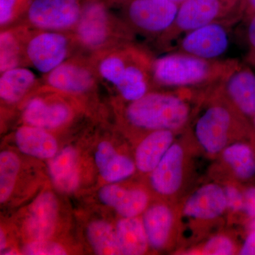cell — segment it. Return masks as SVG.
<instances>
[{
    "mask_svg": "<svg viewBox=\"0 0 255 255\" xmlns=\"http://www.w3.org/2000/svg\"><path fill=\"white\" fill-rule=\"evenodd\" d=\"M20 169V161L16 155L9 151L0 154V201L6 202L14 190Z\"/></svg>",
    "mask_w": 255,
    "mask_h": 255,
    "instance_id": "obj_26",
    "label": "cell"
},
{
    "mask_svg": "<svg viewBox=\"0 0 255 255\" xmlns=\"http://www.w3.org/2000/svg\"><path fill=\"white\" fill-rule=\"evenodd\" d=\"M179 6L169 0H132L126 11L127 24L157 40L172 26Z\"/></svg>",
    "mask_w": 255,
    "mask_h": 255,
    "instance_id": "obj_5",
    "label": "cell"
},
{
    "mask_svg": "<svg viewBox=\"0 0 255 255\" xmlns=\"http://www.w3.org/2000/svg\"><path fill=\"white\" fill-rule=\"evenodd\" d=\"M83 8L80 0H33L26 19L37 29L64 31L75 28Z\"/></svg>",
    "mask_w": 255,
    "mask_h": 255,
    "instance_id": "obj_7",
    "label": "cell"
},
{
    "mask_svg": "<svg viewBox=\"0 0 255 255\" xmlns=\"http://www.w3.org/2000/svg\"><path fill=\"white\" fill-rule=\"evenodd\" d=\"M191 115L187 101L169 92H148L139 100L129 102L126 110L128 122L145 130H179Z\"/></svg>",
    "mask_w": 255,
    "mask_h": 255,
    "instance_id": "obj_2",
    "label": "cell"
},
{
    "mask_svg": "<svg viewBox=\"0 0 255 255\" xmlns=\"http://www.w3.org/2000/svg\"><path fill=\"white\" fill-rule=\"evenodd\" d=\"M87 238L96 254L114 255L121 254L116 231L105 221H94L87 230Z\"/></svg>",
    "mask_w": 255,
    "mask_h": 255,
    "instance_id": "obj_25",
    "label": "cell"
},
{
    "mask_svg": "<svg viewBox=\"0 0 255 255\" xmlns=\"http://www.w3.org/2000/svg\"><path fill=\"white\" fill-rule=\"evenodd\" d=\"M222 157L238 179L249 180L255 175V154L248 144L239 142L226 146Z\"/></svg>",
    "mask_w": 255,
    "mask_h": 255,
    "instance_id": "obj_24",
    "label": "cell"
},
{
    "mask_svg": "<svg viewBox=\"0 0 255 255\" xmlns=\"http://www.w3.org/2000/svg\"><path fill=\"white\" fill-rule=\"evenodd\" d=\"M76 150L66 147L52 157L48 170L56 189L70 193L77 189L80 183Z\"/></svg>",
    "mask_w": 255,
    "mask_h": 255,
    "instance_id": "obj_19",
    "label": "cell"
},
{
    "mask_svg": "<svg viewBox=\"0 0 255 255\" xmlns=\"http://www.w3.org/2000/svg\"><path fill=\"white\" fill-rule=\"evenodd\" d=\"M231 24L229 21H215L188 32L172 50L201 59L221 60L229 48Z\"/></svg>",
    "mask_w": 255,
    "mask_h": 255,
    "instance_id": "obj_6",
    "label": "cell"
},
{
    "mask_svg": "<svg viewBox=\"0 0 255 255\" xmlns=\"http://www.w3.org/2000/svg\"><path fill=\"white\" fill-rule=\"evenodd\" d=\"M227 209L233 212L243 211L244 208V194L237 187L233 185L226 186L224 188Z\"/></svg>",
    "mask_w": 255,
    "mask_h": 255,
    "instance_id": "obj_30",
    "label": "cell"
},
{
    "mask_svg": "<svg viewBox=\"0 0 255 255\" xmlns=\"http://www.w3.org/2000/svg\"><path fill=\"white\" fill-rule=\"evenodd\" d=\"M6 236H5L2 230L1 229V231H0V251H1V253L4 251L5 248H6Z\"/></svg>",
    "mask_w": 255,
    "mask_h": 255,
    "instance_id": "obj_36",
    "label": "cell"
},
{
    "mask_svg": "<svg viewBox=\"0 0 255 255\" xmlns=\"http://www.w3.org/2000/svg\"><path fill=\"white\" fill-rule=\"evenodd\" d=\"M121 254L140 255L147 251L149 244L142 220L137 217L124 218L116 228Z\"/></svg>",
    "mask_w": 255,
    "mask_h": 255,
    "instance_id": "obj_22",
    "label": "cell"
},
{
    "mask_svg": "<svg viewBox=\"0 0 255 255\" xmlns=\"http://www.w3.org/2000/svg\"><path fill=\"white\" fill-rule=\"evenodd\" d=\"M1 255H19V253H18L17 252L14 251H9L3 252L2 253H1Z\"/></svg>",
    "mask_w": 255,
    "mask_h": 255,
    "instance_id": "obj_39",
    "label": "cell"
},
{
    "mask_svg": "<svg viewBox=\"0 0 255 255\" xmlns=\"http://www.w3.org/2000/svg\"><path fill=\"white\" fill-rule=\"evenodd\" d=\"M94 70L77 60H67L46 74L45 82L48 87L70 95H84L95 87Z\"/></svg>",
    "mask_w": 255,
    "mask_h": 255,
    "instance_id": "obj_11",
    "label": "cell"
},
{
    "mask_svg": "<svg viewBox=\"0 0 255 255\" xmlns=\"http://www.w3.org/2000/svg\"><path fill=\"white\" fill-rule=\"evenodd\" d=\"M244 194V208L243 211L249 219L255 218V187H248Z\"/></svg>",
    "mask_w": 255,
    "mask_h": 255,
    "instance_id": "obj_32",
    "label": "cell"
},
{
    "mask_svg": "<svg viewBox=\"0 0 255 255\" xmlns=\"http://www.w3.org/2000/svg\"><path fill=\"white\" fill-rule=\"evenodd\" d=\"M23 253L28 255H64L66 251L59 244L52 242L35 241L23 248Z\"/></svg>",
    "mask_w": 255,
    "mask_h": 255,
    "instance_id": "obj_28",
    "label": "cell"
},
{
    "mask_svg": "<svg viewBox=\"0 0 255 255\" xmlns=\"http://www.w3.org/2000/svg\"><path fill=\"white\" fill-rule=\"evenodd\" d=\"M149 246L162 249L167 244L174 224V214L168 206L156 204L146 210L142 219Z\"/></svg>",
    "mask_w": 255,
    "mask_h": 255,
    "instance_id": "obj_21",
    "label": "cell"
},
{
    "mask_svg": "<svg viewBox=\"0 0 255 255\" xmlns=\"http://www.w3.org/2000/svg\"><path fill=\"white\" fill-rule=\"evenodd\" d=\"M247 27V40L250 47L249 54L255 55V14L248 19Z\"/></svg>",
    "mask_w": 255,
    "mask_h": 255,
    "instance_id": "obj_33",
    "label": "cell"
},
{
    "mask_svg": "<svg viewBox=\"0 0 255 255\" xmlns=\"http://www.w3.org/2000/svg\"><path fill=\"white\" fill-rule=\"evenodd\" d=\"M219 90L238 113L251 119L255 113V73L251 67L238 62Z\"/></svg>",
    "mask_w": 255,
    "mask_h": 255,
    "instance_id": "obj_10",
    "label": "cell"
},
{
    "mask_svg": "<svg viewBox=\"0 0 255 255\" xmlns=\"http://www.w3.org/2000/svg\"><path fill=\"white\" fill-rule=\"evenodd\" d=\"M58 202L50 192L38 196L32 204L26 220V231L34 241H44L54 232L58 216Z\"/></svg>",
    "mask_w": 255,
    "mask_h": 255,
    "instance_id": "obj_14",
    "label": "cell"
},
{
    "mask_svg": "<svg viewBox=\"0 0 255 255\" xmlns=\"http://www.w3.org/2000/svg\"><path fill=\"white\" fill-rule=\"evenodd\" d=\"M202 253L208 255H233L235 253L234 243L226 236H214L206 243Z\"/></svg>",
    "mask_w": 255,
    "mask_h": 255,
    "instance_id": "obj_29",
    "label": "cell"
},
{
    "mask_svg": "<svg viewBox=\"0 0 255 255\" xmlns=\"http://www.w3.org/2000/svg\"><path fill=\"white\" fill-rule=\"evenodd\" d=\"M99 197L103 204L113 208L123 218L137 217L148 204V196L145 191L124 189L115 184L102 188Z\"/></svg>",
    "mask_w": 255,
    "mask_h": 255,
    "instance_id": "obj_16",
    "label": "cell"
},
{
    "mask_svg": "<svg viewBox=\"0 0 255 255\" xmlns=\"http://www.w3.org/2000/svg\"><path fill=\"white\" fill-rule=\"evenodd\" d=\"M248 228H249V231L255 230V219H251V222L249 223Z\"/></svg>",
    "mask_w": 255,
    "mask_h": 255,
    "instance_id": "obj_38",
    "label": "cell"
},
{
    "mask_svg": "<svg viewBox=\"0 0 255 255\" xmlns=\"http://www.w3.org/2000/svg\"><path fill=\"white\" fill-rule=\"evenodd\" d=\"M252 122H253V128H254L255 130V113L254 115L253 116V117L251 118Z\"/></svg>",
    "mask_w": 255,
    "mask_h": 255,
    "instance_id": "obj_41",
    "label": "cell"
},
{
    "mask_svg": "<svg viewBox=\"0 0 255 255\" xmlns=\"http://www.w3.org/2000/svg\"><path fill=\"white\" fill-rule=\"evenodd\" d=\"M243 16L248 19L255 14V0H242Z\"/></svg>",
    "mask_w": 255,
    "mask_h": 255,
    "instance_id": "obj_35",
    "label": "cell"
},
{
    "mask_svg": "<svg viewBox=\"0 0 255 255\" xmlns=\"http://www.w3.org/2000/svg\"><path fill=\"white\" fill-rule=\"evenodd\" d=\"M248 61L255 67V55L248 54Z\"/></svg>",
    "mask_w": 255,
    "mask_h": 255,
    "instance_id": "obj_37",
    "label": "cell"
},
{
    "mask_svg": "<svg viewBox=\"0 0 255 255\" xmlns=\"http://www.w3.org/2000/svg\"><path fill=\"white\" fill-rule=\"evenodd\" d=\"M169 1H172V2L176 3V4L179 5L184 2V1H185L186 0H169Z\"/></svg>",
    "mask_w": 255,
    "mask_h": 255,
    "instance_id": "obj_40",
    "label": "cell"
},
{
    "mask_svg": "<svg viewBox=\"0 0 255 255\" xmlns=\"http://www.w3.org/2000/svg\"><path fill=\"white\" fill-rule=\"evenodd\" d=\"M28 36L21 40L23 56L38 71L46 75L66 61L71 41L65 33L38 30Z\"/></svg>",
    "mask_w": 255,
    "mask_h": 255,
    "instance_id": "obj_4",
    "label": "cell"
},
{
    "mask_svg": "<svg viewBox=\"0 0 255 255\" xmlns=\"http://www.w3.org/2000/svg\"><path fill=\"white\" fill-rule=\"evenodd\" d=\"M37 82L36 75L26 68L16 67L1 73L0 97L3 102H19Z\"/></svg>",
    "mask_w": 255,
    "mask_h": 255,
    "instance_id": "obj_23",
    "label": "cell"
},
{
    "mask_svg": "<svg viewBox=\"0 0 255 255\" xmlns=\"http://www.w3.org/2000/svg\"><path fill=\"white\" fill-rule=\"evenodd\" d=\"M238 63L236 60H208L174 51L152 60L153 85L164 88L192 90L218 86Z\"/></svg>",
    "mask_w": 255,
    "mask_h": 255,
    "instance_id": "obj_1",
    "label": "cell"
},
{
    "mask_svg": "<svg viewBox=\"0 0 255 255\" xmlns=\"http://www.w3.org/2000/svg\"><path fill=\"white\" fill-rule=\"evenodd\" d=\"M19 0H0V23L5 26L14 16L15 10Z\"/></svg>",
    "mask_w": 255,
    "mask_h": 255,
    "instance_id": "obj_31",
    "label": "cell"
},
{
    "mask_svg": "<svg viewBox=\"0 0 255 255\" xmlns=\"http://www.w3.org/2000/svg\"><path fill=\"white\" fill-rule=\"evenodd\" d=\"M239 254L242 255H255V230L249 231Z\"/></svg>",
    "mask_w": 255,
    "mask_h": 255,
    "instance_id": "obj_34",
    "label": "cell"
},
{
    "mask_svg": "<svg viewBox=\"0 0 255 255\" xmlns=\"http://www.w3.org/2000/svg\"><path fill=\"white\" fill-rule=\"evenodd\" d=\"M227 209L224 189L216 184L203 186L186 201L183 214L186 217L212 220L219 217Z\"/></svg>",
    "mask_w": 255,
    "mask_h": 255,
    "instance_id": "obj_13",
    "label": "cell"
},
{
    "mask_svg": "<svg viewBox=\"0 0 255 255\" xmlns=\"http://www.w3.org/2000/svg\"><path fill=\"white\" fill-rule=\"evenodd\" d=\"M243 17L241 6L231 0H186L179 4L173 23L157 41L168 48L188 32L218 21L234 23Z\"/></svg>",
    "mask_w": 255,
    "mask_h": 255,
    "instance_id": "obj_3",
    "label": "cell"
},
{
    "mask_svg": "<svg viewBox=\"0 0 255 255\" xmlns=\"http://www.w3.org/2000/svg\"><path fill=\"white\" fill-rule=\"evenodd\" d=\"M23 117L28 125L48 130L67 123L71 117V110L60 101L52 102L36 97L28 102Z\"/></svg>",
    "mask_w": 255,
    "mask_h": 255,
    "instance_id": "obj_15",
    "label": "cell"
},
{
    "mask_svg": "<svg viewBox=\"0 0 255 255\" xmlns=\"http://www.w3.org/2000/svg\"><path fill=\"white\" fill-rule=\"evenodd\" d=\"M232 1H235V2L240 3L241 2L242 0H232Z\"/></svg>",
    "mask_w": 255,
    "mask_h": 255,
    "instance_id": "obj_42",
    "label": "cell"
},
{
    "mask_svg": "<svg viewBox=\"0 0 255 255\" xmlns=\"http://www.w3.org/2000/svg\"><path fill=\"white\" fill-rule=\"evenodd\" d=\"M15 140L21 152L37 158H52L58 150L55 137L41 128L29 125L21 127L16 132Z\"/></svg>",
    "mask_w": 255,
    "mask_h": 255,
    "instance_id": "obj_20",
    "label": "cell"
},
{
    "mask_svg": "<svg viewBox=\"0 0 255 255\" xmlns=\"http://www.w3.org/2000/svg\"><path fill=\"white\" fill-rule=\"evenodd\" d=\"M95 161L102 178L106 182L115 183L124 180L135 172V162L125 155H120L108 142L99 144Z\"/></svg>",
    "mask_w": 255,
    "mask_h": 255,
    "instance_id": "obj_18",
    "label": "cell"
},
{
    "mask_svg": "<svg viewBox=\"0 0 255 255\" xmlns=\"http://www.w3.org/2000/svg\"><path fill=\"white\" fill-rule=\"evenodd\" d=\"M174 140L172 130L151 132L137 147L135 161L136 168L143 173H151L174 143Z\"/></svg>",
    "mask_w": 255,
    "mask_h": 255,
    "instance_id": "obj_17",
    "label": "cell"
},
{
    "mask_svg": "<svg viewBox=\"0 0 255 255\" xmlns=\"http://www.w3.org/2000/svg\"><path fill=\"white\" fill-rule=\"evenodd\" d=\"M227 104L216 102L198 118L194 132L198 142L208 153L214 155L224 150L235 124V115Z\"/></svg>",
    "mask_w": 255,
    "mask_h": 255,
    "instance_id": "obj_8",
    "label": "cell"
},
{
    "mask_svg": "<svg viewBox=\"0 0 255 255\" xmlns=\"http://www.w3.org/2000/svg\"><path fill=\"white\" fill-rule=\"evenodd\" d=\"M184 161L182 146L174 142L150 173L151 184L156 192L170 196L179 190L183 180Z\"/></svg>",
    "mask_w": 255,
    "mask_h": 255,
    "instance_id": "obj_12",
    "label": "cell"
},
{
    "mask_svg": "<svg viewBox=\"0 0 255 255\" xmlns=\"http://www.w3.org/2000/svg\"><path fill=\"white\" fill-rule=\"evenodd\" d=\"M77 41L87 49L100 50L108 46L111 38L114 41V23L105 6L94 1L84 6L75 26Z\"/></svg>",
    "mask_w": 255,
    "mask_h": 255,
    "instance_id": "obj_9",
    "label": "cell"
},
{
    "mask_svg": "<svg viewBox=\"0 0 255 255\" xmlns=\"http://www.w3.org/2000/svg\"><path fill=\"white\" fill-rule=\"evenodd\" d=\"M1 59L0 67L1 73L16 68L20 63L21 55H23L22 43L20 41V36L13 32H1L0 36Z\"/></svg>",
    "mask_w": 255,
    "mask_h": 255,
    "instance_id": "obj_27",
    "label": "cell"
}]
</instances>
